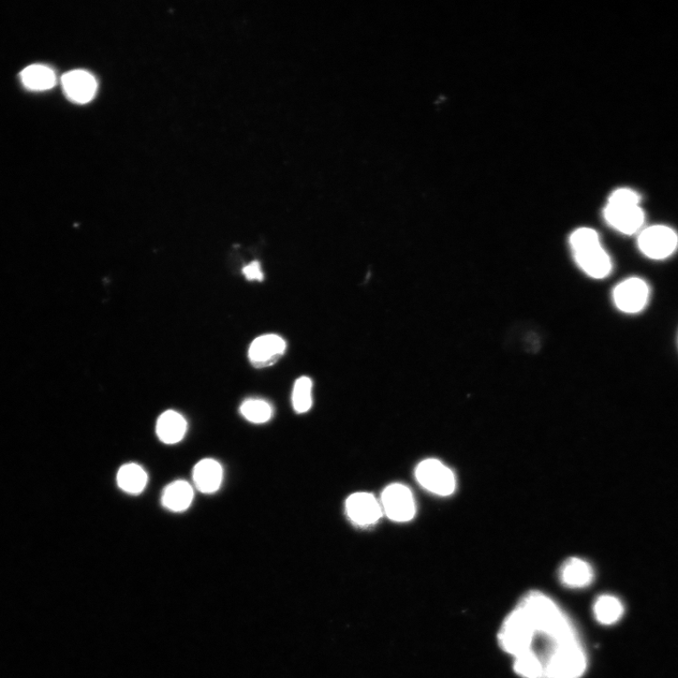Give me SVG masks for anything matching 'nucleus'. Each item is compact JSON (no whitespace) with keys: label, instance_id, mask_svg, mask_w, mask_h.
<instances>
[{"label":"nucleus","instance_id":"f257e3e1","mask_svg":"<svg viewBox=\"0 0 678 678\" xmlns=\"http://www.w3.org/2000/svg\"><path fill=\"white\" fill-rule=\"evenodd\" d=\"M574 259L589 276L597 279L610 274L613 264L610 256L603 249L597 232L591 228H580L570 237Z\"/></svg>","mask_w":678,"mask_h":678},{"label":"nucleus","instance_id":"f03ea898","mask_svg":"<svg viewBox=\"0 0 678 678\" xmlns=\"http://www.w3.org/2000/svg\"><path fill=\"white\" fill-rule=\"evenodd\" d=\"M641 197L629 189H619L609 198L604 217L615 230L625 235L637 233L644 224V212L640 206Z\"/></svg>","mask_w":678,"mask_h":678},{"label":"nucleus","instance_id":"7ed1b4c3","mask_svg":"<svg viewBox=\"0 0 678 678\" xmlns=\"http://www.w3.org/2000/svg\"><path fill=\"white\" fill-rule=\"evenodd\" d=\"M536 636V630L526 613L515 608L505 619L498 633V642L508 654L518 657L530 651Z\"/></svg>","mask_w":678,"mask_h":678},{"label":"nucleus","instance_id":"20e7f679","mask_svg":"<svg viewBox=\"0 0 678 678\" xmlns=\"http://www.w3.org/2000/svg\"><path fill=\"white\" fill-rule=\"evenodd\" d=\"M416 479L429 492L447 497L456 489V479L452 470L437 459H426L416 469Z\"/></svg>","mask_w":678,"mask_h":678},{"label":"nucleus","instance_id":"39448f33","mask_svg":"<svg viewBox=\"0 0 678 678\" xmlns=\"http://www.w3.org/2000/svg\"><path fill=\"white\" fill-rule=\"evenodd\" d=\"M638 245L647 258L660 260L672 256L678 247V235L666 226H652L639 235Z\"/></svg>","mask_w":678,"mask_h":678},{"label":"nucleus","instance_id":"423d86ee","mask_svg":"<svg viewBox=\"0 0 678 678\" xmlns=\"http://www.w3.org/2000/svg\"><path fill=\"white\" fill-rule=\"evenodd\" d=\"M381 508L395 522H408L415 518L417 507L414 496L407 486L394 483L381 494Z\"/></svg>","mask_w":678,"mask_h":678},{"label":"nucleus","instance_id":"0eeeda50","mask_svg":"<svg viewBox=\"0 0 678 678\" xmlns=\"http://www.w3.org/2000/svg\"><path fill=\"white\" fill-rule=\"evenodd\" d=\"M650 287L643 279L633 277L619 284L613 291V300L621 312L628 314L641 312L650 299Z\"/></svg>","mask_w":678,"mask_h":678},{"label":"nucleus","instance_id":"6e6552de","mask_svg":"<svg viewBox=\"0 0 678 678\" xmlns=\"http://www.w3.org/2000/svg\"><path fill=\"white\" fill-rule=\"evenodd\" d=\"M346 512L353 525L371 528L382 517V508L376 497L370 493H356L346 501Z\"/></svg>","mask_w":678,"mask_h":678},{"label":"nucleus","instance_id":"1a4fd4ad","mask_svg":"<svg viewBox=\"0 0 678 678\" xmlns=\"http://www.w3.org/2000/svg\"><path fill=\"white\" fill-rule=\"evenodd\" d=\"M287 344L277 335H262L255 339L249 349V358L255 367H268L284 356Z\"/></svg>","mask_w":678,"mask_h":678},{"label":"nucleus","instance_id":"9d476101","mask_svg":"<svg viewBox=\"0 0 678 678\" xmlns=\"http://www.w3.org/2000/svg\"><path fill=\"white\" fill-rule=\"evenodd\" d=\"M62 84L67 97L81 104L91 101L97 89L96 79L90 73L83 70H73L65 73Z\"/></svg>","mask_w":678,"mask_h":678},{"label":"nucleus","instance_id":"9b49d317","mask_svg":"<svg viewBox=\"0 0 678 678\" xmlns=\"http://www.w3.org/2000/svg\"><path fill=\"white\" fill-rule=\"evenodd\" d=\"M188 424L180 412L168 410L158 420L156 432L162 443L173 445L181 442L187 432Z\"/></svg>","mask_w":678,"mask_h":678},{"label":"nucleus","instance_id":"f8f14e48","mask_svg":"<svg viewBox=\"0 0 678 678\" xmlns=\"http://www.w3.org/2000/svg\"><path fill=\"white\" fill-rule=\"evenodd\" d=\"M559 580L569 588H584L591 584L595 573L591 566L580 558H570L559 572Z\"/></svg>","mask_w":678,"mask_h":678},{"label":"nucleus","instance_id":"ddd939ff","mask_svg":"<svg viewBox=\"0 0 678 678\" xmlns=\"http://www.w3.org/2000/svg\"><path fill=\"white\" fill-rule=\"evenodd\" d=\"M193 478L201 493L213 494L222 484L223 467L214 459H203L195 466Z\"/></svg>","mask_w":678,"mask_h":678},{"label":"nucleus","instance_id":"4468645a","mask_svg":"<svg viewBox=\"0 0 678 678\" xmlns=\"http://www.w3.org/2000/svg\"><path fill=\"white\" fill-rule=\"evenodd\" d=\"M194 497L193 486L186 481H175L168 484L162 493L161 504L171 512H181L189 509Z\"/></svg>","mask_w":678,"mask_h":678},{"label":"nucleus","instance_id":"2eb2a0df","mask_svg":"<svg viewBox=\"0 0 678 678\" xmlns=\"http://www.w3.org/2000/svg\"><path fill=\"white\" fill-rule=\"evenodd\" d=\"M22 83L28 90L46 91L56 85V75L52 69L41 65L26 67L20 73Z\"/></svg>","mask_w":678,"mask_h":678},{"label":"nucleus","instance_id":"dca6fc26","mask_svg":"<svg viewBox=\"0 0 678 678\" xmlns=\"http://www.w3.org/2000/svg\"><path fill=\"white\" fill-rule=\"evenodd\" d=\"M149 481L145 470L139 465L130 463L120 467L117 474V484L126 493L141 494Z\"/></svg>","mask_w":678,"mask_h":678},{"label":"nucleus","instance_id":"f3484780","mask_svg":"<svg viewBox=\"0 0 678 678\" xmlns=\"http://www.w3.org/2000/svg\"><path fill=\"white\" fill-rule=\"evenodd\" d=\"M597 620L602 625H613L620 620L624 607L620 600L613 596H602L597 598L595 608Z\"/></svg>","mask_w":678,"mask_h":678},{"label":"nucleus","instance_id":"a211bd4d","mask_svg":"<svg viewBox=\"0 0 678 678\" xmlns=\"http://www.w3.org/2000/svg\"><path fill=\"white\" fill-rule=\"evenodd\" d=\"M513 669L524 678H542L543 674V662L532 651L514 657Z\"/></svg>","mask_w":678,"mask_h":678},{"label":"nucleus","instance_id":"6ab92c4d","mask_svg":"<svg viewBox=\"0 0 678 678\" xmlns=\"http://www.w3.org/2000/svg\"><path fill=\"white\" fill-rule=\"evenodd\" d=\"M292 404L298 414H304L312 406V381L301 377L295 382L292 393Z\"/></svg>","mask_w":678,"mask_h":678},{"label":"nucleus","instance_id":"aec40b11","mask_svg":"<svg viewBox=\"0 0 678 678\" xmlns=\"http://www.w3.org/2000/svg\"><path fill=\"white\" fill-rule=\"evenodd\" d=\"M240 410L246 420L256 424L266 423L273 417L271 404L263 400H247L242 404Z\"/></svg>","mask_w":678,"mask_h":678},{"label":"nucleus","instance_id":"412c9836","mask_svg":"<svg viewBox=\"0 0 678 678\" xmlns=\"http://www.w3.org/2000/svg\"><path fill=\"white\" fill-rule=\"evenodd\" d=\"M243 273L249 281H263L264 275L258 261H254L247 265V266L243 268Z\"/></svg>","mask_w":678,"mask_h":678}]
</instances>
